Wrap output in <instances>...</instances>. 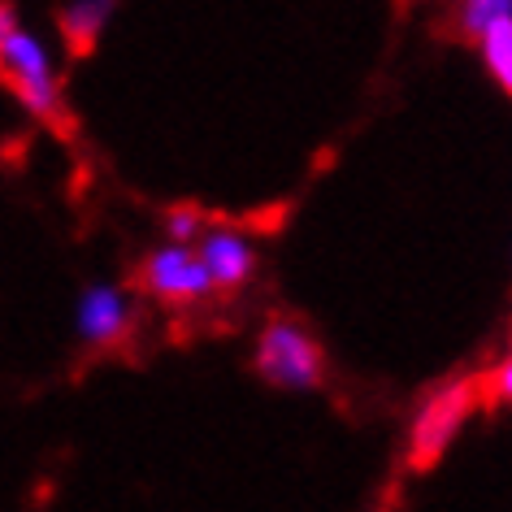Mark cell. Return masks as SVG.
Listing matches in <instances>:
<instances>
[{
	"mask_svg": "<svg viewBox=\"0 0 512 512\" xmlns=\"http://www.w3.org/2000/svg\"><path fill=\"white\" fill-rule=\"evenodd\" d=\"M139 283H144L148 296H157L161 304H174V309H187V304H200L213 296L209 270H204L196 243H174V239H165L161 248H152L144 256Z\"/></svg>",
	"mask_w": 512,
	"mask_h": 512,
	"instance_id": "277c9868",
	"label": "cell"
},
{
	"mask_svg": "<svg viewBox=\"0 0 512 512\" xmlns=\"http://www.w3.org/2000/svg\"><path fill=\"white\" fill-rule=\"evenodd\" d=\"M135 330V300L118 283H92L83 287L74 304V335L87 348H118Z\"/></svg>",
	"mask_w": 512,
	"mask_h": 512,
	"instance_id": "5b68a950",
	"label": "cell"
},
{
	"mask_svg": "<svg viewBox=\"0 0 512 512\" xmlns=\"http://www.w3.org/2000/svg\"><path fill=\"white\" fill-rule=\"evenodd\" d=\"M478 404H482L478 378H460V382H447V387L434 391L430 400L417 408L413 430H408V465L413 469L439 465L447 456V447L460 439L465 421L478 413Z\"/></svg>",
	"mask_w": 512,
	"mask_h": 512,
	"instance_id": "7a4b0ae2",
	"label": "cell"
},
{
	"mask_svg": "<svg viewBox=\"0 0 512 512\" xmlns=\"http://www.w3.org/2000/svg\"><path fill=\"white\" fill-rule=\"evenodd\" d=\"M113 9H118V0H70V5H61V14H57L61 40H66L74 53H87V48L105 35Z\"/></svg>",
	"mask_w": 512,
	"mask_h": 512,
	"instance_id": "52a82bcc",
	"label": "cell"
},
{
	"mask_svg": "<svg viewBox=\"0 0 512 512\" xmlns=\"http://www.w3.org/2000/svg\"><path fill=\"white\" fill-rule=\"evenodd\" d=\"M473 44H478V57L499 92H512V18L491 22L486 31L473 35Z\"/></svg>",
	"mask_w": 512,
	"mask_h": 512,
	"instance_id": "ba28073f",
	"label": "cell"
},
{
	"mask_svg": "<svg viewBox=\"0 0 512 512\" xmlns=\"http://www.w3.org/2000/svg\"><path fill=\"white\" fill-rule=\"evenodd\" d=\"M165 230H170L174 243H196L200 230H204V217H200L196 209H174L170 222H165Z\"/></svg>",
	"mask_w": 512,
	"mask_h": 512,
	"instance_id": "8fae6325",
	"label": "cell"
},
{
	"mask_svg": "<svg viewBox=\"0 0 512 512\" xmlns=\"http://www.w3.org/2000/svg\"><path fill=\"white\" fill-rule=\"evenodd\" d=\"M14 22H18V18H14V9H9V5H0V40H5V31L14 27Z\"/></svg>",
	"mask_w": 512,
	"mask_h": 512,
	"instance_id": "7c38bea8",
	"label": "cell"
},
{
	"mask_svg": "<svg viewBox=\"0 0 512 512\" xmlns=\"http://www.w3.org/2000/svg\"><path fill=\"white\" fill-rule=\"evenodd\" d=\"M478 391H482V404H508L512 400V356H499L495 374L478 378Z\"/></svg>",
	"mask_w": 512,
	"mask_h": 512,
	"instance_id": "30bf717a",
	"label": "cell"
},
{
	"mask_svg": "<svg viewBox=\"0 0 512 512\" xmlns=\"http://www.w3.org/2000/svg\"><path fill=\"white\" fill-rule=\"evenodd\" d=\"M499 18H512V0H460V31L469 40Z\"/></svg>",
	"mask_w": 512,
	"mask_h": 512,
	"instance_id": "9c48e42d",
	"label": "cell"
},
{
	"mask_svg": "<svg viewBox=\"0 0 512 512\" xmlns=\"http://www.w3.org/2000/svg\"><path fill=\"white\" fill-rule=\"evenodd\" d=\"M196 252L209 270L213 291H239L256 274V243L235 226H204Z\"/></svg>",
	"mask_w": 512,
	"mask_h": 512,
	"instance_id": "8992f818",
	"label": "cell"
},
{
	"mask_svg": "<svg viewBox=\"0 0 512 512\" xmlns=\"http://www.w3.org/2000/svg\"><path fill=\"white\" fill-rule=\"evenodd\" d=\"M0 74L9 79L14 96L22 100V109L35 118H57L61 109V79L53 66V53L35 31L27 27H9L0 40Z\"/></svg>",
	"mask_w": 512,
	"mask_h": 512,
	"instance_id": "3957f363",
	"label": "cell"
},
{
	"mask_svg": "<svg viewBox=\"0 0 512 512\" xmlns=\"http://www.w3.org/2000/svg\"><path fill=\"white\" fill-rule=\"evenodd\" d=\"M256 374L278 391H317L326 382V352L309 326L274 317L256 339Z\"/></svg>",
	"mask_w": 512,
	"mask_h": 512,
	"instance_id": "6da1fadb",
	"label": "cell"
}]
</instances>
